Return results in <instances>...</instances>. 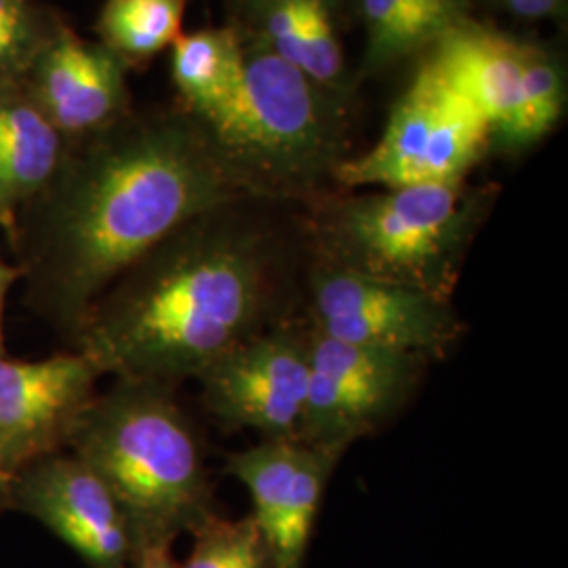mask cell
<instances>
[{
	"instance_id": "52a82bcc",
	"label": "cell",
	"mask_w": 568,
	"mask_h": 568,
	"mask_svg": "<svg viewBox=\"0 0 568 568\" xmlns=\"http://www.w3.org/2000/svg\"><path fill=\"white\" fill-rule=\"evenodd\" d=\"M487 152V122L424 60L389 110L382 138L339 166L335 185L389 190L466 182Z\"/></svg>"
},
{
	"instance_id": "5b68a950",
	"label": "cell",
	"mask_w": 568,
	"mask_h": 568,
	"mask_svg": "<svg viewBox=\"0 0 568 568\" xmlns=\"http://www.w3.org/2000/svg\"><path fill=\"white\" fill-rule=\"evenodd\" d=\"M310 204L302 225L310 260L453 300L493 190L466 180L328 192Z\"/></svg>"
},
{
	"instance_id": "ba28073f",
	"label": "cell",
	"mask_w": 568,
	"mask_h": 568,
	"mask_svg": "<svg viewBox=\"0 0 568 568\" xmlns=\"http://www.w3.org/2000/svg\"><path fill=\"white\" fill-rule=\"evenodd\" d=\"M302 316L312 333L344 344L443 358L464 337L453 300L352 274L307 257Z\"/></svg>"
},
{
	"instance_id": "603a6c76",
	"label": "cell",
	"mask_w": 568,
	"mask_h": 568,
	"mask_svg": "<svg viewBox=\"0 0 568 568\" xmlns=\"http://www.w3.org/2000/svg\"><path fill=\"white\" fill-rule=\"evenodd\" d=\"M131 568H180V562H175L171 546H154L140 549Z\"/></svg>"
},
{
	"instance_id": "9a60e30c",
	"label": "cell",
	"mask_w": 568,
	"mask_h": 568,
	"mask_svg": "<svg viewBox=\"0 0 568 568\" xmlns=\"http://www.w3.org/2000/svg\"><path fill=\"white\" fill-rule=\"evenodd\" d=\"M234 28L246 41L295 65L305 77L352 102L345 55L344 0H230Z\"/></svg>"
},
{
	"instance_id": "8992f818",
	"label": "cell",
	"mask_w": 568,
	"mask_h": 568,
	"mask_svg": "<svg viewBox=\"0 0 568 568\" xmlns=\"http://www.w3.org/2000/svg\"><path fill=\"white\" fill-rule=\"evenodd\" d=\"M426 61L487 122L490 152L523 154L565 116L567 72L544 44L467 18L427 49Z\"/></svg>"
},
{
	"instance_id": "277c9868",
	"label": "cell",
	"mask_w": 568,
	"mask_h": 568,
	"mask_svg": "<svg viewBox=\"0 0 568 568\" xmlns=\"http://www.w3.org/2000/svg\"><path fill=\"white\" fill-rule=\"evenodd\" d=\"M243 47L239 95L199 122L244 199L314 203L352 156L347 102L260 44Z\"/></svg>"
},
{
	"instance_id": "ffe728a7",
	"label": "cell",
	"mask_w": 568,
	"mask_h": 568,
	"mask_svg": "<svg viewBox=\"0 0 568 568\" xmlns=\"http://www.w3.org/2000/svg\"><path fill=\"white\" fill-rule=\"evenodd\" d=\"M190 535L194 544L180 568H270L264 537L251 514L232 520L213 511Z\"/></svg>"
},
{
	"instance_id": "3957f363",
	"label": "cell",
	"mask_w": 568,
	"mask_h": 568,
	"mask_svg": "<svg viewBox=\"0 0 568 568\" xmlns=\"http://www.w3.org/2000/svg\"><path fill=\"white\" fill-rule=\"evenodd\" d=\"M65 450L114 495L138 551L173 548L217 511L203 440L175 386L116 377L82 410Z\"/></svg>"
},
{
	"instance_id": "2e32d148",
	"label": "cell",
	"mask_w": 568,
	"mask_h": 568,
	"mask_svg": "<svg viewBox=\"0 0 568 568\" xmlns=\"http://www.w3.org/2000/svg\"><path fill=\"white\" fill-rule=\"evenodd\" d=\"M63 156L60 131L34 100H0V227L9 236L21 211L55 178Z\"/></svg>"
},
{
	"instance_id": "484cf974",
	"label": "cell",
	"mask_w": 568,
	"mask_h": 568,
	"mask_svg": "<svg viewBox=\"0 0 568 568\" xmlns=\"http://www.w3.org/2000/svg\"><path fill=\"white\" fill-rule=\"evenodd\" d=\"M4 509H9V487L0 483V514H2Z\"/></svg>"
},
{
	"instance_id": "9c48e42d",
	"label": "cell",
	"mask_w": 568,
	"mask_h": 568,
	"mask_svg": "<svg viewBox=\"0 0 568 568\" xmlns=\"http://www.w3.org/2000/svg\"><path fill=\"white\" fill-rule=\"evenodd\" d=\"M427 365L419 354L344 344L312 333L300 440L345 455L356 440L377 434L403 413Z\"/></svg>"
},
{
	"instance_id": "6da1fadb",
	"label": "cell",
	"mask_w": 568,
	"mask_h": 568,
	"mask_svg": "<svg viewBox=\"0 0 568 568\" xmlns=\"http://www.w3.org/2000/svg\"><path fill=\"white\" fill-rule=\"evenodd\" d=\"M244 199L187 114L116 121L65 154L13 230L30 307L72 344L91 307L143 255Z\"/></svg>"
},
{
	"instance_id": "44dd1931",
	"label": "cell",
	"mask_w": 568,
	"mask_h": 568,
	"mask_svg": "<svg viewBox=\"0 0 568 568\" xmlns=\"http://www.w3.org/2000/svg\"><path fill=\"white\" fill-rule=\"evenodd\" d=\"M406 2L415 9V13L422 20L426 21L436 41L455 23L471 18L469 16L471 0H406Z\"/></svg>"
},
{
	"instance_id": "d4e9b609",
	"label": "cell",
	"mask_w": 568,
	"mask_h": 568,
	"mask_svg": "<svg viewBox=\"0 0 568 568\" xmlns=\"http://www.w3.org/2000/svg\"><path fill=\"white\" fill-rule=\"evenodd\" d=\"M21 16L11 20L0 21V70L9 60L16 42L20 39Z\"/></svg>"
},
{
	"instance_id": "7c38bea8",
	"label": "cell",
	"mask_w": 568,
	"mask_h": 568,
	"mask_svg": "<svg viewBox=\"0 0 568 568\" xmlns=\"http://www.w3.org/2000/svg\"><path fill=\"white\" fill-rule=\"evenodd\" d=\"M100 371L81 352L42 361L0 356V483L68 448L82 410L95 398Z\"/></svg>"
},
{
	"instance_id": "d6986e66",
	"label": "cell",
	"mask_w": 568,
	"mask_h": 568,
	"mask_svg": "<svg viewBox=\"0 0 568 568\" xmlns=\"http://www.w3.org/2000/svg\"><path fill=\"white\" fill-rule=\"evenodd\" d=\"M365 30L363 70L379 74L417 53H426L436 37L406 0H354Z\"/></svg>"
},
{
	"instance_id": "7a4b0ae2",
	"label": "cell",
	"mask_w": 568,
	"mask_h": 568,
	"mask_svg": "<svg viewBox=\"0 0 568 568\" xmlns=\"http://www.w3.org/2000/svg\"><path fill=\"white\" fill-rule=\"evenodd\" d=\"M276 204H222L131 265L91 307L72 349L100 375L180 386L246 339L302 316L304 227Z\"/></svg>"
},
{
	"instance_id": "5bb4252c",
	"label": "cell",
	"mask_w": 568,
	"mask_h": 568,
	"mask_svg": "<svg viewBox=\"0 0 568 568\" xmlns=\"http://www.w3.org/2000/svg\"><path fill=\"white\" fill-rule=\"evenodd\" d=\"M34 103L61 138L93 135L121 119L126 105L124 61L103 44L61 30L37 63Z\"/></svg>"
},
{
	"instance_id": "4fadbf2b",
	"label": "cell",
	"mask_w": 568,
	"mask_h": 568,
	"mask_svg": "<svg viewBox=\"0 0 568 568\" xmlns=\"http://www.w3.org/2000/svg\"><path fill=\"white\" fill-rule=\"evenodd\" d=\"M39 520L89 568H131L138 548L119 501L70 450L26 467L9 485V509Z\"/></svg>"
},
{
	"instance_id": "ac0fdd59",
	"label": "cell",
	"mask_w": 568,
	"mask_h": 568,
	"mask_svg": "<svg viewBox=\"0 0 568 568\" xmlns=\"http://www.w3.org/2000/svg\"><path fill=\"white\" fill-rule=\"evenodd\" d=\"M187 0H105L100 13L103 47L126 61L150 60L182 37Z\"/></svg>"
},
{
	"instance_id": "8fae6325",
	"label": "cell",
	"mask_w": 568,
	"mask_h": 568,
	"mask_svg": "<svg viewBox=\"0 0 568 568\" xmlns=\"http://www.w3.org/2000/svg\"><path fill=\"white\" fill-rule=\"evenodd\" d=\"M344 453L302 440H262L227 457L225 471L251 497L270 568H310V548L328 480Z\"/></svg>"
},
{
	"instance_id": "7402d4cb",
	"label": "cell",
	"mask_w": 568,
	"mask_h": 568,
	"mask_svg": "<svg viewBox=\"0 0 568 568\" xmlns=\"http://www.w3.org/2000/svg\"><path fill=\"white\" fill-rule=\"evenodd\" d=\"M497 9L520 21H560L567 18L568 0H490Z\"/></svg>"
},
{
	"instance_id": "cb8c5ba5",
	"label": "cell",
	"mask_w": 568,
	"mask_h": 568,
	"mask_svg": "<svg viewBox=\"0 0 568 568\" xmlns=\"http://www.w3.org/2000/svg\"><path fill=\"white\" fill-rule=\"evenodd\" d=\"M21 278L20 267L0 260V356H4V305L13 283Z\"/></svg>"
},
{
	"instance_id": "30bf717a",
	"label": "cell",
	"mask_w": 568,
	"mask_h": 568,
	"mask_svg": "<svg viewBox=\"0 0 568 568\" xmlns=\"http://www.w3.org/2000/svg\"><path fill=\"white\" fill-rule=\"evenodd\" d=\"M312 333L297 316L225 352L199 375L204 410L225 429L300 440Z\"/></svg>"
},
{
	"instance_id": "e0dca14e",
	"label": "cell",
	"mask_w": 568,
	"mask_h": 568,
	"mask_svg": "<svg viewBox=\"0 0 568 568\" xmlns=\"http://www.w3.org/2000/svg\"><path fill=\"white\" fill-rule=\"evenodd\" d=\"M171 49V74L194 119L209 121L234 102L244 77L243 39L234 26L182 34Z\"/></svg>"
}]
</instances>
